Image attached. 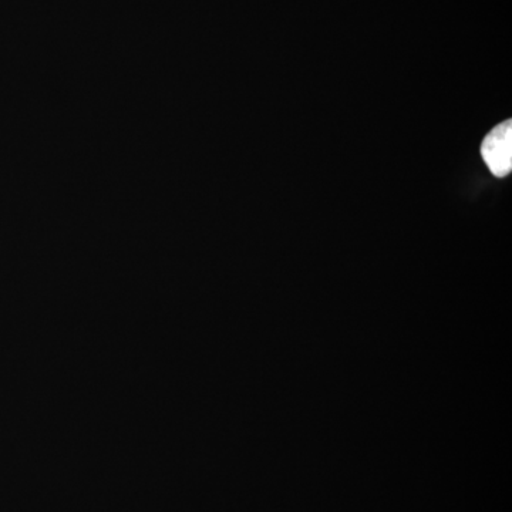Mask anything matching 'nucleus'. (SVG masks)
<instances>
[{"label":"nucleus","mask_w":512,"mask_h":512,"mask_svg":"<svg viewBox=\"0 0 512 512\" xmlns=\"http://www.w3.org/2000/svg\"><path fill=\"white\" fill-rule=\"evenodd\" d=\"M481 154L491 173L498 178L507 177L512 170V123L504 121L484 138Z\"/></svg>","instance_id":"obj_1"}]
</instances>
